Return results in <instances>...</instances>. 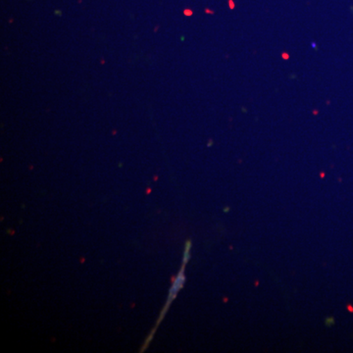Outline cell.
I'll list each match as a JSON object with an SVG mask.
<instances>
[{
    "mask_svg": "<svg viewBox=\"0 0 353 353\" xmlns=\"http://www.w3.org/2000/svg\"><path fill=\"white\" fill-rule=\"evenodd\" d=\"M190 245H192V243H190V241H188L187 245H185V253H183V262L182 269H181L180 274H179L178 277L176 278L173 285H172L170 292H169L168 301H167L166 305H165L163 311H162V314L160 315L157 325L159 324L162 320H163V317L165 314H166L167 310H168V307H170L172 301L175 299L176 294H178V292H180V290L182 289L183 284H185V275H183V271H185V265H187L188 260L190 259Z\"/></svg>",
    "mask_w": 353,
    "mask_h": 353,
    "instance_id": "obj_1",
    "label": "cell"
}]
</instances>
